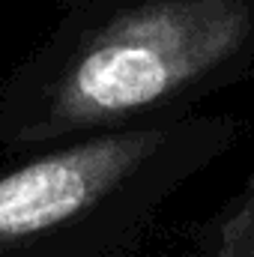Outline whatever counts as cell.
<instances>
[{
    "instance_id": "6da1fadb",
    "label": "cell",
    "mask_w": 254,
    "mask_h": 257,
    "mask_svg": "<svg viewBox=\"0 0 254 257\" xmlns=\"http://www.w3.org/2000/svg\"><path fill=\"white\" fill-rule=\"evenodd\" d=\"M254 78V0H66L0 84V150L177 123Z\"/></svg>"
},
{
    "instance_id": "7a4b0ae2",
    "label": "cell",
    "mask_w": 254,
    "mask_h": 257,
    "mask_svg": "<svg viewBox=\"0 0 254 257\" xmlns=\"http://www.w3.org/2000/svg\"><path fill=\"white\" fill-rule=\"evenodd\" d=\"M242 123L194 114L15 156L0 168V257H114L236 147Z\"/></svg>"
},
{
    "instance_id": "3957f363",
    "label": "cell",
    "mask_w": 254,
    "mask_h": 257,
    "mask_svg": "<svg viewBox=\"0 0 254 257\" xmlns=\"http://www.w3.org/2000/svg\"><path fill=\"white\" fill-rule=\"evenodd\" d=\"M189 257H254V171L197 227Z\"/></svg>"
}]
</instances>
